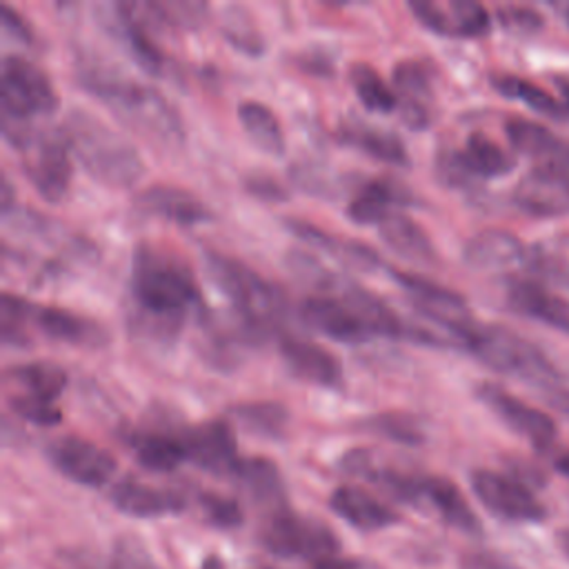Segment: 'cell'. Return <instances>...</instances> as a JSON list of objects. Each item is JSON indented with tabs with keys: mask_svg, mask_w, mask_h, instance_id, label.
I'll return each instance as SVG.
<instances>
[{
	"mask_svg": "<svg viewBox=\"0 0 569 569\" xmlns=\"http://www.w3.org/2000/svg\"><path fill=\"white\" fill-rule=\"evenodd\" d=\"M262 545L282 558H327L338 549L336 533L320 520L293 511H271L260 529Z\"/></svg>",
	"mask_w": 569,
	"mask_h": 569,
	"instance_id": "52a82bcc",
	"label": "cell"
},
{
	"mask_svg": "<svg viewBox=\"0 0 569 569\" xmlns=\"http://www.w3.org/2000/svg\"><path fill=\"white\" fill-rule=\"evenodd\" d=\"M378 233L389 249L409 262H433L436 249L425 229L405 213H389L380 224Z\"/></svg>",
	"mask_w": 569,
	"mask_h": 569,
	"instance_id": "83f0119b",
	"label": "cell"
},
{
	"mask_svg": "<svg viewBox=\"0 0 569 569\" xmlns=\"http://www.w3.org/2000/svg\"><path fill=\"white\" fill-rule=\"evenodd\" d=\"M224 38L240 51H244L247 56H260V51L264 49V42L260 38V33L249 24H238V18H227L224 27H222Z\"/></svg>",
	"mask_w": 569,
	"mask_h": 569,
	"instance_id": "ee69618b",
	"label": "cell"
},
{
	"mask_svg": "<svg viewBox=\"0 0 569 569\" xmlns=\"http://www.w3.org/2000/svg\"><path fill=\"white\" fill-rule=\"evenodd\" d=\"M58 107V93L49 76L31 60L7 53L0 62V129L20 151L33 140V118L49 116Z\"/></svg>",
	"mask_w": 569,
	"mask_h": 569,
	"instance_id": "7a4b0ae2",
	"label": "cell"
},
{
	"mask_svg": "<svg viewBox=\"0 0 569 569\" xmlns=\"http://www.w3.org/2000/svg\"><path fill=\"white\" fill-rule=\"evenodd\" d=\"M340 136H342L345 144H351L371 158H378V160L396 164V167H409V153H407L402 140L393 131L378 129V127L356 120V122H347L342 127Z\"/></svg>",
	"mask_w": 569,
	"mask_h": 569,
	"instance_id": "f546056e",
	"label": "cell"
},
{
	"mask_svg": "<svg viewBox=\"0 0 569 569\" xmlns=\"http://www.w3.org/2000/svg\"><path fill=\"white\" fill-rule=\"evenodd\" d=\"M298 67L305 69L307 73H318V76H329L331 69H333L329 53H322V51L320 53H309V51L300 53L298 56Z\"/></svg>",
	"mask_w": 569,
	"mask_h": 569,
	"instance_id": "7dc6e473",
	"label": "cell"
},
{
	"mask_svg": "<svg viewBox=\"0 0 569 569\" xmlns=\"http://www.w3.org/2000/svg\"><path fill=\"white\" fill-rule=\"evenodd\" d=\"M411 193L391 178H371L358 184L347 204V218L356 224H380L396 204H411Z\"/></svg>",
	"mask_w": 569,
	"mask_h": 569,
	"instance_id": "d4e9b609",
	"label": "cell"
},
{
	"mask_svg": "<svg viewBox=\"0 0 569 569\" xmlns=\"http://www.w3.org/2000/svg\"><path fill=\"white\" fill-rule=\"evenodd\" d=\"M200 507L204 516L220 527H236L242 520V511L236 500L218 496V493H202L200 496Z\"/></svg>",
	"mask_w": 569,
	"mask_h": 569,
	"instance_id": "b9f144b4",
	"label": "cell"
},
{
	"mask_svg": "<svg viewBox=\"0 0 569 569\" xmlns=\"http://www.w3.org/2000/svg\"><path fill=\"white\" fill-rule=\"evenodd\" d=\"M393 91L398 96L400 118L411 129L429 127V100H431V73L418 58H405L391 73Z\"/></svg>",
	"mask_w": 569,
	"mask_h": 569,
	"instance_id": "2e32d148",
	"label": "cell"
},
{
	"mask_svg": "<svg viewBox=\"0 0 569 569\" xmlns=\"http://www.w3.org/2000/svg\"><path fill=\"white\" fill-rule=\"evenodd\" d=\"M47 456L64 478L84 487H102L116 471V458L107 449L73 433L51 440Z\"/></svg>",
	"mask_w": 569,
	"mask_h": 569,
	"instance_id": "8fae6325",
	"label": "cell"
},
{
	"mask_svg": "<svg viewBox=\"0 0 569 569\" xmlns=\"http://www.w3.org/2000/svg\"><path fill=\"white\" fill-rule=\"evenodd\" d=\"M507 305L520 313L545 322L551 329L569 333V300L531 280H513L507 287Z\"/></svg>",
	"mask_w": 569,
	"mask_h": 569,
	"instance_id": "603a6c76",
	"label": "cell"
},
{
	"mask_svg": "<svg viewBox=\"0 0 569 569\" xmlns=\"http://www.w3.org/2000/svg\"><path fill=\"white\" fill-rule=\"evenodd\" d=\"M118 569H151L147 562H142L140 558H133L129 553H124L118 562Z\"/></svg>",
	"mask_w": 569,
	"mask_h": 569,
	"instance_id": "f907efd6",
	"label": "cell"
},
{
	"mask_svg": "<svg viewBox=\"0 0 569 569\" xmlns=\"http://www.w3.org/2000/svg\"><path fill=\"white\" fill-rule=\"evenodd\" d=\"M0 184H2V200H0V207H2V213L9 216V213H11V204H13V189H11V182H9L7 176H2Z\"/></svg>",
	"mask_w": 569,
	"mask_h": 569,
	"instance_id": "681fc988",
	"label": "cell"
},
{
	"mask_svg": "<svg viewBox=\"0 0 569 569\" xmlns=\"http://www.w3.org/2000/svg\"><path fill=\"white\" fill-rule=\"evenodd\" d=\"M31 325L56 342H67L76 347H102L107 342V331L96 320L62 307L33 305Z\"/></svg>",
	"mask_w": 569,
	"mask_h": 569,
	"instance_id": "44dd1931",
	"label": "cell"
},
{
	"mask_svg": "<svg viewBox=\"0 0 569 569\" xmlns=\"http://www.w3.org/2000/svg\"><path fill=\"white\" fill-rule=\"evenodd\" d=\"M513 202L529 216H562L569 211V182L545 167H533L513 189Z\"/></svg>",
	"mask_w": 569,
	"mask_h": 569,
	"instance_id": "ac0fdd59",
	"label": "cell"
},
{
	"mask_svg": "<svg viewBox=\"0 0 569 569\" xmlns=\"http://www.w3.org/2000/svg\"><path fill=\"white\" fill-rule=\"evenodd\" d=\"M129 289L138 307V325L160 340L180 331L187 311L200 302L189 264L153 244H138L131 256Z\"/></svg>",
	"mask_w": 569,
	"mask_h": 569,
	"instance_id": "6da1fadb",
	"label": "cell"
},
{
	"mask_svg": "<svg viewBox=\"0 0 569 569\" xmlns=\"http://www.w3.org/2000/svg\"><path fill=\"white\" fill-rule=\"evenodd\" d=\"M7 376L31 398L53 402L67 387V371L47 360H33L16 365L7 371Z\"/></svg>",
	"mask_w": 569,
	"mask_h": 569,
	"instance_id": "d6a6232c",
	"label": "cell"
},
{
	"mask_svg": "<svg viewBox=\"0 0 569 569\" xmlns=\"http://www.w3.org/2000/svg\"><path fill=\"white\" fill-rule=\"evenodd\" d=\"M409 9L416 20L438 36L449 38H478L489 31V13L482 4L471 0H451V2H431V0H411Z\"/></svg>",
	"mask_w": 569,
	"mask_h": 569,
	"instance_id": "4fadbf2b",
	"label": "cell"
},
{
	"mask_svg": "<svg viewBox=\"0 0 569 569\" xmlns=\"http://www.w3.org/2000/svg\"><path fill=\"white\" fill-rule=\"evenodd\" d=\"M238 120L249 136V140L269 156H282L284 153V133L280 127L278 116L258 100H242L238 104Z\"/></svg>",
	"mask_w": 569,
	"mask_h": 569,
	"instance_id": "1f68e13d",
	"label": "cell"
},
{
	"mask_svg": "<svg viewBox=\"0 0 569 569\" xmlns=\"http://www.w3.org/2000/svg\"><path fill=\"white\" fill-rule=\"evenodd\" d=\"M33 320V302L4 291L0 298V336L4 345L24 347L29 342V325Z\"/></svg>",
	"mask_w": 569,
	"mask_h": 569,
	"instance_id": "74e56055",
	"label": "cell"
},
{
	"mask_svg": "<svg viewBox=\"0 0 569 569\" xmlns=\"http://www.w3.org/2000/svg\"><path fill=\"white\" fill-rule=\"evenodd\" d=\"M207 271L216 287L231 300L236 316L258 338L276 331L287 316V300L282 291L256 273L251 267L220 251L204 253Z\"/></svg>",
	"mask_w": 569,
	"mask_h": 569,
	"instance_id": "5b68a950",
	"label": "cell"
},
{
	"mask_svg": "<svg viewBox=\"0 0 569 569\" xmlns=\"http://www.w3.org/2000/svg\"><path fill=\"white\" fill-rule=\"evenodd\" d=\"M127 445L136 460L151 471H171L187 460L182 438L167 431H133L127 436Z\"/></svg>",
	"mask_w": 569,
	"mask_h": 569,
	"instance_id": "f1b7e54d",
	"label": "cell"
},
{
	"mask_svg": "<svg viewBox=\"0 0 569 569\" xmlns=\"http://www.w3.org/2000/svg\"><path fill=\"white\" fill-rule=\"evenodd\" d=\"M531 249L525 242L502 229H485L467 240L462 258L473 269H507L513 264H527Z\"/></svg>",
	"mask_w": 569,
	"mask_h": 569,
	"instance_id": "cb8c5ba5",
	"label": "cell"
},
{
	"mask_svg": "<svg viewBox=\"0 0 569 569\" xmlns=\"http://www.w3.org/2000/svg\"><path fill=\"white\" fill-rule=\"evenodd\" d=\"M113 507L127 516L133 518H158V516H169L178 513L184 509V496L164 489V487H153L138 482L133 478H124L113 485L109 493Z\"/></svg>",
	"mask_w": 569,
	"mask_h": 569,
	"instance_id": "d6986e66",
	"label": "cell"
},
{
	"mask_svg": "<svg viewBox=\"0 0 569 569\" xmlns=\"http://www.w3.org/2000/svg\"><path fill=\"white\" fill-rule=\"evenodd\" d=\"M476 396L496 413V418H500L513 433L531 442L536 449H547L553 445L558 429L553 418L542 409H536L496 382H480L476 387Z\"/></svg>",
	"mask_w": 569,
	"mask_h": 569,
	"instance_id": "9c48e42d",
	"label": "cell"
},
{
	"mask_svg": "<svg viewBox=\"0 0 569 569\" xmlns=\"http://www.w3.org/2000/svg\"><path fill=\"white\" fill-rule=\"evenodd\" d=\"M491 84L498 93L520 100L529 109H533L547 118H567L569 116L565 109V102L556 100L551 93H547L545 89H540L538 84H533L529 80H522L511 73H498V76H491Z\"/></svg>",
	"mask_w": 569,
	"mask_h": 569,
	"instance_id": "e575fe53",
	"label": "cell"
},
{
	"mask_svg": "<svg viewBox=\"0 0 569 569\" xmlns=\"http://www.w3.org/2000/svg\"><path fill=\"white\" fill-rule=\"evenodd\" d=\"M133 204L144 216L164 218L176 224H198L213 216L200 198L173 184H149L136 196Z\"/></svg>",
	"mask_w": 569,
	"mask_h": 569,
	"instance_id": "e0dca14e",
	"label": "cell"
},
{
	"mask_svg": "<svg viewBox=\"0 0 569 569\" xmlns=\"http://www.w3.org/2000/svg\"><path fill=\"white\" fill-rule=\"evenodd\" d=\"M562 547L569 551V536H562Z\"/></svg>",
	"mask_w": 569,
	"mask_h": 569,
	"instance_id": "db71d44e",
	"label": "cell"
},
{
	"mask_svg": "<svg viewBox=\"0 0 569 569\" xmlns=\"http://www.w3.org/2000/svg\"><path fill=\"white\" fill-rule=\"evenodd\" d=\"M498 18L507 29H513V31H520V33L536 31L542 24L540 16L531 9H527V7H500Z\"/></svg>",
	"mask_w": 569,
	"mask_h": 569,
	"instance_id": "f6af8a7d",
	"label": "cell"
},
{
	"mask_svg": "<svg viewBox=\"0 0 569 569\" xmlns=\"http://www.w3.org/2000/svg\"><path fill=\"white\" fill-rule=\"evenodd\" d=\"M22 169L44 200L60 202L71 182V149L62 129L38 131L22 149Z\"/></svg>",
	"mask_w": 569,
	"mask_h": 569,
	"instance_id": "ba28073f",
	"label": "cell"
},
{
	"mask_svg": "<svg viewBox=\"0 0 569 569\" xmlns=\"http://www.w3.org/2000/svg\"><path fill=\"white\" fill-rule=\"evenodd\" d=\"M202 569H224L220 558L218 556H209L204 562H202Z\"/></svg>",
	"mask_w": 569,
	"mask_h": 569,
	"instance_id": "f5cc1de1",
	"label": "cell"
},
{
	"mask_svg": "<svg viewBox=\"0 0 569 569\" xmlns=\"http://www.w3.org/2000/svg\"><path fill=\"white\" fill-rule=\"evenodd\" d=\"M238 425L260 438H282L289 425V411L280 402L271 400H253L240 402L229 409Z\"/></svg>",
	"mask_w": 569,
	"mask_h": 569,
	"instance_id": "836d02e7",
	"label": "cell"
},
{
	"mask_svg": "<svg viewBox=\"0 0 569 569\" xmlns=\"http://www.w3.org/2000/svg\"><path fill=\"white\" fill-rule=\"evenodd\" d=\"M349 82L353 87V93L367 109L380 111V113H389L398 109L396 91L385 82V78L371 64L353 62L349 67Z\"/></svg>",
	"mask_w": 569,
	"mask_h": 569,
	"instance_id": "d590c367",
	"label": "cell"
},
{
	"mask_svg": "<svg viewBox=\"0 0 569 569\" xmlns=\"http://www.w3.org/2000/svg\"><path fill=\"white\" fill-rule=\"evenodd\" d=\"M9 407L16 416H20L27 422H36L42 427H53L62 420L60 411L53 407V402H44L38 398H31L27 393H18L9 398Z\"/></svg>",
	"mask_w": 569,
	"mask_h": 569,
	"instance_id": "60d3db41",
	"label": "cell"
},
{
	"mask_svg": "<svg viewBox=\"0 0 569 569\" xmlns=\"http://www.w3.org/2000/svg\"><path fill=\"white\" fill-rule=\"evenodd\" d=\"M365 429L380 433L385 438L398 440L402 445H420L425 440V433L416 420V416L407 411H382L362 422Z\"/></svg>",
	"mask_w": 569,
	"mask_h": 569,
	"instance_id": "f35d334b",
	"label": "cell"
},
{
	"mask_svg": "<svg viewBox=\"0 0 569 569\" xmlns=\"http://www.w3.org/2000/svg\"><path fill=\"white\" fill-rule=\"evenodd\" d=\"M284 227L293 236H298L305 244H311V247L333 256L336 260H340L347 267H353V269H360V271H373L382 264L380 256L369 244H365L360 240L331 236L329 231H325V229H320V227H316L307 220H300V218H287Z\"/></svg>",
	"mask_w": 569,
	"mask_h": 569,
	"instance_id": "7402d4cb",
	"label": "cell"
},
{
	"mask_svg": "<svg viewBox=\"0 0 569 569\" xmlns=\"http://www.w3.org/2000/svg\"><path fill=\"white\" fill-rule=\"evenodd\" d=\"M287 269L302 282L309 287H316L320 291H333L340 287V278H336L329 269H325L316 256L302 251V249H293L287 253Z\"/></svg>",
	"mask_w": 569,
	"mask_h": 569,
	"instance_id": "ab89813d",
	"label": "cell"
},
{
	"mask_svg": "<svg viewBox=\"0 0 569 569\" xmlns=\"http://www.w3.org/2000/svg\"><path fill=\"white\" fill-rule=\"evenodd\" d=\"M62 133L82 169L102 184L131 187L144 171L136 147L82 109H73L67 116Z\"/></svg>",
	"mask_w": 569,
	"mask_h": 569,
	"instance_id": "3957f363",
	"label": "cell"
},
{
	"mask_svg": "<svg viewBox=\"0 0 569 569\" xmlns=\"http://www.w3.org/2000/svg\"><path fill=\"white\" fill-rule=\"evenodd\" d=\"M311 569H358L353 562L349 560H342V558H320L316 560V565Z\"/></svg>",
	"mask_w": 569,
	"mask_h": 569,
	"instance_id": "c3c4849f",
	"label": "cell"
},
{
	"mask_svg": "<svg viewBox=\"0 0 569 569\" xmlns=\"http://www.w3.org/2000/svg\"><path fill=\"white\" fill-rule=\"evenodd\" d=\"M329 507L351 527H358L362 531L385 529L398 520V513L391 507H387L385 502L353 485H342L333 489Z\"/></svg>",
	"mask_w": 569,
	"mask_h": 569,
	"instance_id": "484cf974",
	"label": "cell"
},
{
	"mask_svg": "<svg viewBox=\"0 0 569 569\" xmlns=\"http://www.w3.org/2000/svg\"><path fill=\"white\" fill-rule=\"evenodd\" d=\"M416 507H427L438 513L447 525L465 531L480 533V520L460 493V489L440 476H420Z\"/></svg>",
	"mask_w": 569,
	"mask_h": 569,
	"instance_id": "ffe728a7",
	"label": "cell"
},
{
	"mask_svg": "<svg viewBox=\"0 0 569 569\" xmlns=\"http://www.w3.org/2000/svg\"><path fill=\"white\" fill-rule=\"evenodd\" d=\"M187 460L216 476H231L238 465L233 429L224 420L198 422L180 433Z\"/></svg>",
	"mask_w": 569,
	"mask_h": 569,
	"instance_id": "7c38bea8",
	"label": "cell"
},
{
	"mask_svg": "<svg viewBox=\"0 0 569 569\" xmlns=\"http://www.w3.org/2000/svg\"><path fill=\"white\" fill-rule=\"evenodd\" d=\"M242 187L251 198L264 200V202H284L287 200V189L264 171H251L242 178Z\"/></svg>",
	"mask_w": 569,
	"mask_h": 569,
	"instance_id": "7bdbcfd3",
	"label": "cell"
},
{
	"mask_svg": "<svg viewBox=\"0 0 569 569\" xmlns=\"http://www.w3.org/2000/svg\"><path fill=\"white\" fill-rule=\"evenodd\" d=\"M556 467H558V471H560L565 478H569V449H567V451H562V453L558 456Z\"/></svg>",
	"mask_w": 569,
	"mask_h": 569,
	"instance_id": "816d5d0a",
	"label": "cell"
},
{
	"mask_svg": "<svg viewBox=\"0 0 569 569\" xmlns=\"http://www.w3.org/2000/svg\"><path fill=\"white\" fill-rule=\"evenodd\" d=\"M305 325L342 342H365L373 333L349 302L331 296H309L300 307Z\"/></svg>",
	"mask_w": 569,
	"mask_h": 569,
	"instance_id": "9a60e30c",
	"label": "cell"
},
{
	"mask_svg": "<svg viewBox=\"0 0 569 569\" xmlns=\"http://www.w3.org/2000/svg\"><path fill=\"white\" fill-rule=\"evenodd\" d=\"M505 133L509 138L511 149L527 158H533L536 164L542 162L545 158H549V153L562 140L551 129H547L538 122H531V120H520V118L509 120L505 127Z\"/></svg>",
	"mask_w": 569,
	"mask_h": 569,
	"instance_id": "8d00e7d4",
	"label": "cell"
},
{
	"mask_svg": "<svg viewBox=\"0 0 569 569\" xmlns=\"http://www.w3.org/2000/svg\"><path fill=\"white\" fill-rule=\"evenodd\" d=\"M231 476L256 502L271 507V511L284 509V485L278 467L271 460L260 456L240 458Z\"/></svg>",
	"mask_w": 569,
	"mask_h": 569,
	"instance_id": "4316f807",
	"label": "cell"
},
{
	"mask_svg": "<svg viewBox=\"0 0 569 569\" xmlns=\"http://www.w3.org/2000/svg\"><path fill=\"white\" fill-rule=\"evenodd\" d=\"M280 356L296 378L327 389L342 387V365L322 345L296 336H282Z\"/></svg>",
	"mask_w": 569,
	"mask_h": 569,
	"instance_id": "5bb4252c",
	"label": "cell"
},
{
	"mask_svg": "<svg viewBox=\"0 0 569 569\" xmlns=\"http://www.w3.org/2000/svg\"><path fill=\"white\" fill-rule=\"evenodd\" d=\"M0 22H2V31H4L9 38H13V40H18V42H22V44H31V42H33L31 27H29L27 20H24L13 7H9L7 2L0 4Z\"/></svg>",
	"mask_w": 569,
	"mask_h": 569,
	"instance_id": "bcb514c9",
	"label": "cell"
},
{
	"mask_svg": "<svg viewBox=\"0 0 569 569\" xmlns=\"http://www.w3.org/2000/svg\"><path fill=\"white\" fill-rule=\"evenodd\" d=\"M471 489L476 498L498 518L509 522H538L545 518V507L520 480L489 471L476 469L471 473Z\"/></svg>",
	"mask_w": 569,
	"mask_h": 569,
	"instance_id": "30bf717a",
	"label": "cell"
},
{
	"mask_svg": "<svg viewBox=\"0 0 569 569\" xmlns=\"http://www.w3.org/2000/svg\"><path fill=\"white\" fill-rule=\"evenodd\" d=\"M458 158L471 178H500L516 167V160L507 149L478 131L465 140Z\"/></svg>",
	"mask_w": 569,
	"mask_h": 569,
	"instance_id": "4dcf8cb0",
	"label": "cell"
},
{
	"mask_svg": "<svg viewBox=\"0 0 569 569\" xmlns=\"http://www.w3.org/2000/svg\"><path fill=\"white\" fill-rule=\"evenodd\" d=\"M78 78L87 91L100 98L129 127L162 140H176L180 136L178 116L151 87L120 76L113 69L93 64L82 67Z\"/></svg>",
	"mask_w": 569,
	"mask_h": 569,
	"instance_id": "277c9868",
	"label": "cell"
},
{
	"mask_svg": "<svg viewBox=\"0 0 569 569\" xmlns=\"http://www.w3.org/2000/svg\"><path fill=\"white\" fill-rule=\"evenodd\" d=\"M465 349L493 371L516 376L547 391H556L560 385V373L551 360L533 342L507 327L476 325Z\"/></svg>",
	"mask_w": 569,
	"mask_h": 569,
	"instance_id": "8992f818",
	"label": "cell"
}]
</instances>
